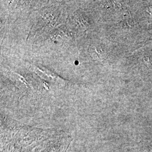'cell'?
<instances>
[{"label": "cell", "instance_id": "obj_1", "mask_svg": "<svg viewBox=\"0 0 152 152\" xmlns=\"http://www.w3.org/2000/svg\"><path fill=\"white\" fill-rule=\"evenodd\" d=\"M143 60H144L145 64L149 68H150V66H152V63H151V62L150 61V60H149V58L145 57V58H144L143 59Z\"/></svg>", "mask_w": 152, "mask_h": 152}]
</instances>
